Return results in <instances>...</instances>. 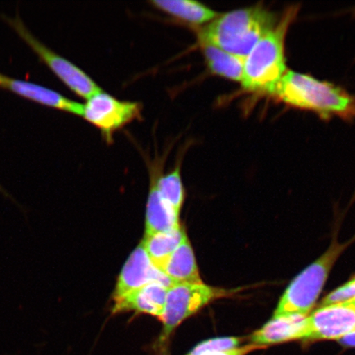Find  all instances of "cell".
<instances>
[{"label":"cell","mask_w":355,"mask_h":355,"mask_svg":"<svg viewBox=\"0 0 355 355\" xmlns=\"http://www.w3.org/2000/svg\"><path fill=\"white\" fill-rule=\"evenodd\" d=\"M354 299H355V277L327 295L322 300L321 306L344 303Z\"/></svg>","instance_id":"ffe728a7"},{"label":"cell","mask_w":355,"mask_h":355,"mask_svg":"<svg viewBox=\"0 0 355 355\" xmlns=\"http://www.w3.org/2000/svg\"><path fill=\"white\" fill-rule=\"evenodd\" d=\"M339 343L346 347H355V332L340 339Z\"/></svg>","instance_id":"7402d4cb"},{"label":"cell","mask_w":355,"mask_h":355,"mask_svg":"<svg viewBox=\"0 0 355 355\" xmlns=\"http://www.w3.org/2000/svg\"><path fill=\"white\" fill-rule=\"evenodd\" d=\"M0 193H1V194L3 195V197H6V198L8 199H10L11 200L12 202H15V205L19 207V208H21V209L22 210L21 211H24V212H26L25 209L24 207H22L20 204H19V202H17L16 201V200L15 198H13L11 195L10 193H8L7 192V191L6 189H4L1 185H0Z\"/></svg>","instance_id":"603a6c76"},{"label":"cell","mask_w":355,"mask_h":355,"mask_svg":"<svg viewBox=\"0 0 355 355\" xmlns=\"http://www.w3.org/2000/svg\"><path fill=\"white\" fill-rule=\"evenodd\" d=\"M242 340L239 337H216V338L202 341L201 343L195 345L186 355H203L227 352V350L239 348Z\"/></svg>","instance_id":"d6986e66"},{"label":"cell","mask_w":355,"mask_h":355,"mask_svg":"<svg viewBox=\"0 0 355 355\" xmlns=\"http://www.w3.org/2000/svg\"><path fill=\"white\" fill-rule=\"evenodd\" d=\"M150 4L176 24L188 26L194 32L219 15L205 4L193 0H153Z\"/></svg>","instance_id":"4fadbf2b"},{"label":"cell","mask_w":355,"mask_h":355,"mask_svg":"<svg viewBox=\"0 0 355 355\" xmlns=\"http://www.w3.org/2000/svg\"><path fill=\"white\" fill-rule=\"evenodd\" d=\"M272 96L291 107L309 110L324 119L355 118L354 96L330 83L294 71L287 70Z\"/></svg>","instance_id":"7a4b0ae2"},{"label":"cell","mask_w":355,"mask_h":355,"mask_svg":"<svg viewBox=\"0 0 355 355\" xmlns=\"http://www.w3.org/2000/svg\"><path fill=\"white\" fill-rule=\"evenodd\" d=\"M168 288L159 282H152L114 300L112 313L135 312L150 316H162Z\"/></svg>","instance_id":"8fae6325"},{"label":"cell","mask_w":355,"mask_h":355,"mask_svg":"<svg viewBox=\"0 0 355 355\" xmlns=\"http://www.w3.org/2000/svg\"><path fill=\"white\" fill-rule=\"evenodd\" d=\"M143 105L139 102L122 101L101 91L83 104L82 118L98 130L108 144L115 132L141 119Z\"/></svg>","instance_id":"52a82bcc"},{"label":"cell","mask_w":355,"mask_h":355,"mask_svg":"<svg viewBox=\"0 0 355 355\" xmlns=\"http://www.w3.org/2000/svg\"><path fill=\"white\" fill-rule=\"evenodd\" d=\"M166 276L176 284L202 283L194 252L186 237L168 260L165 269Z\"/></svg>","instance_id":"ac0fdd59"},{"label":"cell","mask_w":355,"mask_h":355,"mask_svg":"<svg viewBox=\"0 0 355 355\" xmlns=\"http://www.w3.org/2000/svg\"><path fill=\"white\" fill-rule=\"evenodd\" d=\"M309 315L291 314L273 317L251 336L252 345L264 346L305 339Z\"/></svg>","instance_id":"7c38bea8"},{"label":"cell","mask_w":355,"mask_h":355,"mask_svg":"<svg viewBox=\"0 0 355 355\" xmlns=\"http://www.w3.org/2000/svg\"><path fill=\"white\" fill-rule=\"evenodd\" d=\"M209 73L230 81L241 83L243 58L230 54L210 44H198Z\"/></svg>","instance_id":"2e32d148"},{"label":"cell","mask_w":355,"mask_h":355,"mask_svg":"<svg viewBox=\"0 0 355 355\" xmlns=\"http://www.w3.org/2000/svg\"><path fill=\"white\" fill-rule=\"evenodd\" d=\"M348 244L332 243L329 250L297 276L284 292L273 317L309 315L337 259Z\"/></svg>","instance_id":"277c9868"},{"label":"cell","mask_w":355,"mask_h":355,"mask_svg":"<svg viewBox=\"0 0 355 355\" xmlns=\"http://www.w3.org/2000/svg\"><path fill=\"white\" fill-rule=\"evenodd\" d=\"M355 300V299H354Z\"/></svg>","instance_id":"cb8c5ba5"},{"label":"cell","mask_w":355,"mask_h":355,"mask_svg":"<svg viewBox=\"0 0 355 355\" xmlns=\"http://www.w3.org/2000/svg\"><path fill=\"white\" fill-rule=\"evenodd\" d=\"M278 20L276 15L264 7L255 6L219 15L195 33L198 44H210L245 59Z\"/></svg>","instance_id":"6da1fadb"},{"label":"cell","mask_w":355,"mask_h":355,"mask_svg":"<svg viewBox=\"0 0 355 355\" xmlns=\"http://www.w3.org/2000/svg\"><path fill=\"white\" fill-rule=\"evenodd\" d=\"M186 237L184 228L180 225L171 232L144 237L141 243L155 268L165 273L168 260Z\"/></svg>","instance_id":"9a60e30c"},{"label":"cell","mask_w":355,"mask_h":355,"mask_svg":"<svg viewBox=\"0 0 355 355\" xmlns=\"http://www.w3.org/2000/svg\"><path fill=\"white\" fill-rule=\"evenodd\" d=\"M0 88L6 89L22 98L52 109L82 117L83 104L67 98L60 93L38 84L12 78L0 73Z\"/></svg>","instance_id":"30bf717a"},{"label":"cell","mask_w":355,"mask_h":355,"mask_svg":"<svg viewBox=\"0 0 355 355\" xmlns=\"http://www.w3.org/2000/svg\"><path fill=\"white\" fill-rule=\"evenodd\" d=\"M150 185L146 203L145 236L166 233L179 227L180 216L164 201L155 184L153 173L150 171Z\"/></svg>","instance_id":"5bb4252c"},{"label":"cell","mask_w":355,"mask_h":355,"mask_svg":"<svg viewBox=\"0 0 355 355\" xmlns=\"http://www.w3.org/2000/svg\"><path fill=\"white\" fill-rule=\"evenodd\" d=\"M355 332V300L321 306L308 318L304 340H340Z\"/></svg>","instance_id":"ba28073f"},{"label":"cell","mask_w":355,"mask_h":355,"mask_svg":"<svg viewBox=\"0 0 355 355\" xmlns=\"http://www.w3.org/2000/svg\"><path fill=\"white\" fill-rule=\"evenodd\" d=\"M263 348L261 346H257L255 345H248L244 346V347L236 348L232 350H227V352L209 353L203 355H246L250 354L254 350L257 349Z\"/></svg>","instance_id":"44dd1931"},{"label":"cell","mask_w":355,"mask_h":355,"mask_svg":"<svg viewBox=\"0 0 355 355\" xmlns=\"http://www.w3.org/2000/svg\"><path fill=\"white\" fill-rule=\"evenodd\" d=\"M8 24L20 35V37L32 48V50L37 55L53 73L68 87L74 94L87 100L92 96L102 91L94 80L76 64L72 63L65 58L58 55L46 46L35 38L31 33L24 22L19 17L13 19H8Z\"/></svg>","instance_id":"8992f818"},{"label":"cell","mask_w":355,"mask_h":355,"mask_svg":"<svg viewBox=\"0 0 355 355\" xmlns=\"http://www.w3.org/2000/svg\"><path fill=\"white\" fill-rule=\"evenodd\" d=\"M162 158L155 159L150 162V171L153 173L157 189L165 201L176 214L180 216L184 201V188L181 178V159H178L176 166L165 175L159 174V168L163 165Z\"/></svg>","instance_id":"e0dca14e"},{"label":"cell","mask_w":355,"mask_h":355,"mask_svg":"<svg viewBox=\"0 0 355 355\" xmlns=\"http://www.w3.org/2000/svg\"><path fill=\"white\" fill-rule=\"evenodd\" d=\"M299 10V6L288 8L277 25L255 44L245 58L241 81L244 90L272 96L279 82L287 72L286 37Z\"/></svg>","instance_id":"3957f363"},{"label":"cell","mask_w":355,"mask_h":355,"mask_svg":"<svg viewBox=\"0 0 355 355\" xmlns=\"http://www.w3.org/2000/svg\"><path fill=\"white\" fill-rule=\"evenodd\" d=\"M229 295L223 288L202 283L176 284L168 290L165 309L159 320L162 331L159 345H166L172 333L182 322L193 316L200 310L216 300Z\"/></svg>","instance_id":"5b68a950"},{"label":"cell","mask_w":355,"mask_h":355,"mask_svg":"<svg viewBox=\"0 0 355 355\" xmlns=\"http://www.w3.org/2000/svg\"><path fill=\"white\" fill-rule=\"evenodd\" d=\"M152 282L161 283L168 288L175 285L165 273L155 268L141 242L123 266L113 293V300Z\"/></svg>","instance_id":"9c48e42d"}]
</instances>
